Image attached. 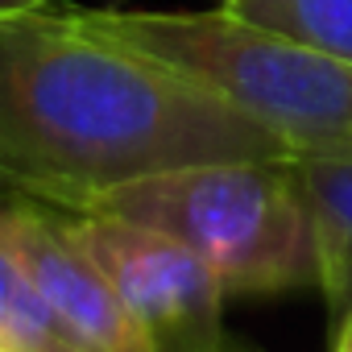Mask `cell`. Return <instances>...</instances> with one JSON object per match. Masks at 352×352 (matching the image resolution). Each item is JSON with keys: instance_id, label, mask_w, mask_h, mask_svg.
Segmentation results:
<instances>
[{"instance_id": "1", "label": "cell", "mask_w": 352, "mask_h": 352, "mask_svg": "<svg viewBox=\"0 0 352 352\" xmlns=\"http://www.w3.org/2000/svg\"><path fill=\"white\" fill-rule=\"evenodd\" d=\"M290 141L71 9L0 13V187L58 212L162 170L286 162Z\"/></svg>"}, {"instance_id": "6", "label": "cell", "mask_w": 352, "mask_h": 352, "mask_svg": "<svg viewBox=\"0 0 352 352\" xmlns=\"http://www.w3.org/2000/svg\"><path fill=\"white\" fill-rule=\"evenodd\" d=\"M290 166L315 220L319 286L340 323L352 315V157L294 153Z\"/></svg>"}, {"instance_id": "2", "label": "cell", "mask_w": 352, "mask_h": 352, "mask_svg": "<svg viewBox=\"0 0 352 352\" xmlns=\"http://www.w3.org/2000/svg\"><path fill=\"white\" fill-rule=\"evenodd\" d=\"M91 34L157 58L216 91L294 153L352 145V63L261 30L228 9L216 13H120L71 9Z\"/></svg>"}, {"instance_id": "4", "label": "cell", "mask_w": 352, "mask_h": 352, "mask_svg": "<svg viewBox=\"0 0 352 352\" xmlns=\"http://www.w3.org/2000/svg\"><path fill=\"white\" fill-rule=\"evenodd\" d=\"M63 220L75 245L112 286L149 352H228V294L199 253L157 228L108 212H63Z\"/></svg>"}, {"instance_id": "10", "label": "cell", "mask_w": 352, "mask_h": 352, "mask_svg": "<svg viewBox=\"0 0 352 352\" xmlns=\"http://www.w3.org/2000/svg\"><path fill=\"white\" fill-rule=\"evenodd\" d=\"M50 0H0V13H17V9H46Z\"/></svg>"}, {"instance_id": "7", "label": "cell", "mask_w": 352, "mask_h": 352, "mask_svg": "<svg viewBox=\"0 0 352 352\" xmlns=\"http://www.w3.org/2000/svg\"><path fill=\"white\" fill-rule=\"evenodd\" d=\"M224 9L261 30L352 63V0H224Z\"/></svg>"}, {"instance_id": "3", "label": "cell", "mask_w": 352, "mask_h": 352, "mask_svg": "<svg viewBox=\"0 0 352 352\" xmlns=\"http://www.w3.org/2000/svg\"><path fill=\"white\" fill-rule=\"evenodd\" d=\"M83 212H108L183 241L216 270L224 294L319 286L315 220L290 157L162 170L96 195Z\"/></svg>"}, {"instance_id": "9", "label": "cell", "mask_w": 352, "mask_h": 352, "mask_svg": "<svg viewBox=\"0 0 352 352\" xmlns=\"http://www.w3.org/2000/svg\"><path fill=\"white\" fill-rule=\"evenodd\" d=\"M336 352H352V315L336 323Z\"/></svg>"}, {"instance_id": "8", "label": "cell", "mask_w": 352, "mask_h": 352, "mask_svg": "<svg viewBox=\"0 0 352 352\" xmlns=\"http://www.w3.org/2000/svg\"><path fill=\"white\" fill-rule=\"evenodd\" d=\"M0 336L13 352H83L5 245H0Z\"/></svg>"}, {"instance_id": "5", "label": "cell", "mask_w": 352, "mask_h": 352, "mask_svg": "<svg viewBox=\"0 0 352 352\" xmlns=\"http://www.w3.org/2000/svg\"><path fill=\"white\" fill-rule=\"evenodd\" d=\"M0 245L21 261L83 352H149L104 274L67 232L63 212L38 208L17 191H0Z\"/></svg>"}]
</instances>
